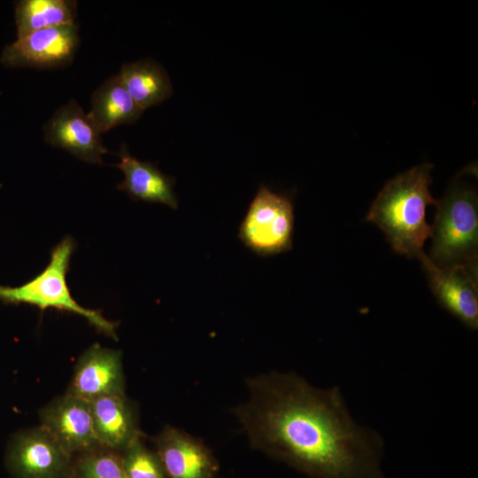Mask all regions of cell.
<instances>
[{
	"instance_id": "obj_1",
	"label": "cell",
	"mask_w": 478,
	"mask_h": 478,
	"mask_svg": "<svg viewBox=\"0 0 478 478\" xmlns=\"http://www.w3.org/2000/svg\"><path fill=\"white\" fill-rule=\"evenodd\" d=\"M249 398L234 412L252 445L310 478H384V441L358 423L337 386L321 389L294 373L247 382Z\"/></svg>"
},
{
	"instance_id": "obj_2",
	"label": "cell",
	"mask_w": 478,
	"mask_h": 478,
	"mask_svg": "<svg viewBox=\"0 0 478 478\" xmlns=\"http://www.w3.org/2000/svg\"><path fill=\"white\" fill-rule=\"evenodd\" d=\"M432 165L423 164L396 175L377 195L366 217L385 234L393 250L407 258L424 253L431 235L426 209L436 204L429 191Z\"/></svg>"
},
{
	"instance_id": "obj_3",
	"label": "cell",
	"mask_w": 478,
	"mask_h": 478,
	"mask_svg": "<svg viewBox=\"0 0 478 478\" xmlns=\"http://www.w3.org/2000/svg\"><path fill=\"white\" fill-rule=\"evenodd\" d=\"M428 258L438 266L477 264L478 197L475 190L455 182L436 202Z\"/></svg>"
},
{
	"instance_id": "obj_4",
	"label": "cell",
	"mask_w": 478,
	"mask_h": 478,
	"mask_svg": "<svg viewBox=\"0 0 478 478\" xmlns=\"http://www.w3.org/2000/svg\"><path fill=\"white\" fill-rule=\"evenodd\" d=\"M75 242L64 237L50 252V263L35 278L19 287L0 285V301L8 305L27 304L44 311L55 308L78 314L103 334L116 339V323L105 319L100 311L85 308L72 297L66 284Z\"/></svg>"
},
{
	"instance_id": "obj_5",
	"label": "cell",
	"mask_w": 478,
	"mask_h": 478,
	"mask_svg": "<svg viewBox=\"0 0 478 478\" xmlns=\"http://www.w3.org/2000/svg\"><path fill=\"white\" fill-rule=\"evenodd\" d=\"M289 197L261 185L239 227L243 243L259 256L289 251L294 226Z\"/></svg>"
},
{
	"instance_id": "obj_6",
	"label": "cell",
	"mask_w": 478,
	"mask_h": 478,
	"mask_svg": "<svg viewBox=\"0 0 478 478\" xmlns=\"http://www.w3.org/2000/svg\"><path fill=\"white\" fill-rule=\"evenodd\" d=\"M42 426L15 433L4 456L12 478H73L74 460Z\"/></svg>"
},
{
	"instance_id": "obj_7",
	"label": "cell",
	"mask_w": 478,
	"mask_h": 478,
	"mask_svg": "<svg viewBox=\"0 0 478 478\" xmlns=\"http://www.w3.org/2000/svg\"><path fill=\"white\" fill-rule=\"evenodd\" d=\"M76 22L44 28L6 45L0 61L7 67L55 69L73 62L79 47Z\"/></svg>"
},
{
	"instance_id": "obj_8",
	"label": "cell",
	"mask_w": 478,
	"mask_h": 478,
	"mask_svg": "<svg viewBox=\"0 0 478 478\" xmlns=\"http://www.w3.org/2000/svg\"><path fill=\"white\" fill-rule=\"evenodd\" d=\"M419 259L438 303L471 330L478 328L477 264L438 266L428 255Z\"/></svg>"
},
{
	"instance_id": "obj_9",
	"label": "cell",
	"mask_w": 478,
	"mask_h": 478,
	"mask_svg": "<svg viewBox=\"0 0 478 478\" xmlns=\"http://www.w3.org/2000/svg\"><path fill=\"white\" fill-rule=\"evenodd\" d=\"M43 130L47 143L66 150L80 160L102 165L103 156L108 152L99 129L75 100L59 107L45 123Z\"/></svg>"
},
{
	"instance_id": "obj_10",
	"label": "cell",
	"mask_w": 478,
	"mask_h": 478,
	"mask_svg": "<svg viewBox=\"0 0 478 478\" xmlns=\"http://www.w3.org/2000/svg\"><path fill=\"white\" fill-rule=\"evenodd\" d=\"M44 428L72 456L99 445L89 403L68 393L58 396L39 410Z\"/></svg>"
},
{
	"instance_id": "obj_11",
	"label": "cell",
	"mask_w": 478,
	"mask_h": 478,
	"mask_svg": "<svg viewBox=\"0 0 478 478\" xmlns=\"http://www.w3.org/2000/svg\"><path fill=\"white\" fill-rule=\"evenodd\" d=\"M66 393L88 402L125 394L121 351L97 343L90 345L78 358Z\"/></svg>"
},
{
	"instance_id": "obj_12",
	"label": "cell",
	"mask_w": 478,
	"mask_h": 478,
	"mask_svg": "<svg viewBox=\"0 0 478 478\" xmlns=\"http://www.w3.org/2000/svg\"><path fill=\"white\" fill-rule=\"evenodd\" d=\"M155 444L167 478H213L218 471L207 447L181 429L165 427Z\"/></svg>"
},
{
	"instance_id": "obj_13",
	"label": "cell",
	"mask_w": 478,
	"mask_h": 478,
	"mask_svg": "<svg viewBox=\"0 0 478 478\" xmlns=\"http://www.w3.org/2000/svg\"><path fill=\"white\" fill-rule=\"evenodd\" d=\"M89 403L100 446L120 453L141 436L135 411L125 394L104 396Z\"/></svg>"
},
{
	"instance_id": "obj_14",
	"label": "cell",
	"mask_w": 478,
	"mask_h": 478,
	"mask_svg": "<svg viewBox=\"0 0 478 478\" xmlns=\"http://www.w3.org/2000/svg\"><path fill=\"white\" fill-rule=\"evenodd\" d=\"M117 154L120 161L116 166L125 175L124 181L118 185L120 190L135 200L158 203L174 210L178 208L174 178L162 173L154 163L131 156L125 145Z\"/></svg>"
},
{
	"instance_id": "obj_15",
	"label": "cell",
	"mask_w": 478,
	"mask_h": 478,
	"mask_svg": "<svg viewBox=\"0 0 478 478\" xmlns=\"http://www.w3.org/2000/svg\"><path fill=\"white\" fill-rule=\"evenodd\" d=\"M143 110L135 102L118 74L105 80L92 94L89 114L101 134L122 124H133Z\"/></svg>"
},
{
	"instance_id": "obj_16",
	"label": "cell",
	"mask_w": 478,
	"mask_h": 478,
	"mask_svg": "<svg viewBox=\"0 0 478 478\" xmlns=\"http://www.w3.org/2000/svg\"><path fill=\"white\" fill-rule=\"evenodd\" d=\"M118 75L129 95L143 111L161 104L173 94L168 73L153 59L125 63Z\"/></svg>"
},
{
	"instance_id": "obj_17",
	"label": "cell",
	"mask_w": 478,
	"mask_h": 478,
	"mask_svg": "<svg viewBox=\"0 0 478 478\" xmlns=\"http://www.w3.org/2000/svg\"><path fill=\"white\" fill-rule=\"evenodd\" d=\"M73 0H20L15 4L17 38L32 32L75 22Z\"/></svg>"
},
{
	"instance_id": "obj_18",
	"label": "cell",
	"mask_w": 478,
	"mask_h": 478,
	"mask_svg": "<svg viewBox=\"0 0 478 478\" xmlns=\"http://www.w3.org/2000/svg\"><path fill=\"white\" fill-rule=\"evenodd\" d=\"M73 478H127L120 454L98 446L79 454L74 461Z\"/></svg>"
},
{
	"instance_id": "obj_19",
	"label": "cell",
	"mask_w": 478,
	"mask_h": 478,
	"mask_svg": "<svg viewBox=\"0 0 478 478\" xmlns=\"http://www.w3.org/2000/svg\"><path fill=\"white\" fill-rule=\"evenodd\" d=\"M120 454L127 478H167L159 456L143 444L141 436Z\"/></svg>"
}]
</instances>
